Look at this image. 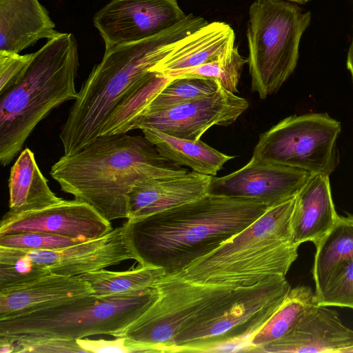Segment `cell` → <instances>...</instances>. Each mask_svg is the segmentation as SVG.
Here are the masks:
<instances>
[{"label": "cell", "instance_id": "obj_25", "mask_svg": "<svg viewBox=\"0 0 353 353\" xmlns=\"http://www.w3.org/2000/svg\"><path fill=\"white\" fill-rule=\"evenodd\" d=\"M311 288H291L277 310L251 339L244 352H261L266 345L278 341L295 325L307 306L314 300Z\"/></svg>", "mask_w": 353, "mask_h": 353}, {"label": "cell", "instance_id": "obj_1", "mask_svg": "<svg viewBox=\"0 0 353 353\" xmlns=\"http://www.w3.org/2000/svg\"><path fill=\"white\" fill-rule=\"evenodd\" d=\"M248 199L207 193L182 205L123 223L141 265L182 272L236 235L268 209Z\"/></svg>", "mask_w": 353, "mask_h": 353}, {"label": "cell", "instance_id": "obj_7", "mask_svg": "<svg viewBox=\"0 0 353 353\" xmlns=\"http://www.w3.org/2000/svg\"><path fill=\"white\" fill-rule=\"evenodd\" d=\"M310 11L288 0H255L247 26L251 87L261 99L276 92L296 68Z\"/></svg>", "mask_w": 353, "mask_h": 353}, {"label": "cell", "instance_id": "obj_34", "mask_svg": "<svg viewBox=\"0 0 353 353\" xmlns=\"http://www.w3.org/2000/svg\"><path fill=\"white\" fill-rule=\"evenodd\" d=\"M288 1L294 2V3H296L300 5H303V4L309 2L311 0H288Z\"/></svg>", "mask_w": 353, "mask_h": 353}, {"label": "cell", "instance_id": "obj_3", "mask_svg": "<svg viewBox=\"0 0 353 353\" xmlns=\"http://www.w3.org/2000/svg\"><path fill=\"white\" fill-rule=\"evenodd\" d=\"M188 171L163 158L145 137L122 133L100 136L64 154L50 174L63 192L110 221L128 219V194L138 181Z\"/></svg>", "mask_w": 353, "mask_h": 353}, {"label": "cell", "instance_id": "obj_21", "mask_svg": "<svg viewBox=\"0 0 353 353\" xmlns=\"http://www.w3.org/2000/svg\"><path fill=\"white\" fill-rule=\"evenodd\" d=\"M8 188V216L41 210L63 200L50 190L29 148L20 153L11 168Z\"/></svg>", "mask_w": 353, "mask_h": 353}, {"label": "cell", "instance_id": "obj_9", "mask_svg": "<svg viewBox=\"0 0 353 353\" xmlns=\"http://www.w3.org/2000/svg\"><path fill=\"white\" fill-rule=\"evenodd\" d=\"M155 288V301L117 336L134 342L139 352H170L179 332L221 310L239 288L200 284L179 273L165 274Z\"/></svg>", "mask_w": 353, "mask_h": 353}, {"label": "cell", "instance_id": "obj_4", "mask_svg": "<svg viewBox=\"0 0 353 353\" xmlns=\"http://www.w3.org/2000/svg\"><path fill=\"white\" fill-rule=\"evenodd\" d=\"M295 202L296 196L269 207L244 230L179 274L200 284L232 288L285 276L298 256L292 233Z\"/></svg>", "mask_w": 353, "mask_h": 353}, {"label": "cell", "instance_id": "obj_15", "mask_svg": "<svg viewBox=\"0 0 353 353\" xmlns=\"http://www.w3.org/2000/svg\"><path fill=\"white\" fill-rule=\"evenodd\" d=\"M21 250L32 263L49 274L70 276L136 259L126 238L123 224L104 236L63 248Z\"/></svg>", "mask_w": 353, "mask_h": 353}, {"label": "cell", "instance_id": "obj_18", "mask_svg": "<svg viewBox=\"0 0 353 353\" xmlns=\"http://www.w3.org/2000/svg\"><path fill=\"white\" fill-rule=\"evenodd\" d=\"M92 294L79 276L44 275L0 289V318L49 307Z\"/></svg>", "mask_w": 353, "mask_h": 353}, {"label": "cell", "instance_id": "obj_30", "mask_svg": "<svg viewBox=\"0 0 353 353\" xmlns=\"http://www.w3.org/2000/svg\"><path fill=\"white\" fill-rule=\"evenodd\" d=\"M10 342L12 353H86L77 343V340H67L47 336H21L17 337L0 336Z\"/></svg>", "mask_w": 353, "mask_h": 353}, {"label": "cell", "instance_id": "obj_33", "mask_svg": "<svg viewBox=\"0 0 353 353\" xmlns=\"http://www.w3.org/2000/svg\"><path fill=\"white\" fill-rule=\"evenodd\" d=\"M347 68L351 74L353 81V34L352 37L351 43L349 48L347 57Z\"/></svg>", "mask_w": 353, "mask_h": 353}, {"label": "cell", "instance_id": "obj_11", "mask_svg": "<svg viewBox=\"0 0 353 353\" xmlns=\"http://www.w3.org/2000/svg\"><path fill=\"white\" fill-rule=\"evenodd\" d=\"M248 105L244 98L220 87L208 97L144 112L132 122L130 131L150 128L172 137L198 141L211 127L234 123Z\"/></svg>", "mask_w": 353, "mask_h": 353}, {"label": "cell", "instance_id": "obj_5", "mask_svg": "<svg viewBox=\"0 0 353 353\" xmlns=\"http://www.w3.org/2000/svg\"><path fill=\"white\" fill-rule=\"evenodd\" d=\"M78 47L72 33L59 32L39 50L18 83L0 95V162L9 165L35 128L61 103L75 100Z\"/></svg>", "mask_w": 353, "mask_h": 353}, {"label": "cell", "instance_id": "obj_19", "mask_svg": "<svg viewBox=\"0 0 353 353\" xmlns=\"http://www.w3.org/2000/svg\"><path fill=\"white\" fill-rule=\"evenodd\" d=\"M329 176L312 174L296 196L292 218V243L311 241L316 246L335 223Z\"/></svg>", "mask_w": 353, "mask_h": 353}, {"label": "cell", "instance_id": "obj_14", "mask_svg": "<svg viewBox=\"0 0 353 353\" xmlns=\"http://www.w3.org/2000/svg\"><path fill=\"white\" fill-rule=\"evenodd\" d=\"M112 230L110 221L93 206L75 199L18 215L4 214L0 223V236L42 232L83 242L104 236Z\"/></svg>", "mask_w": 353, "mask_h": 353}, {"label": "cell", "instance_id": "obj_32", "mask_svg": "<svg viewBox=\"0 0 353 353\" xmlns=\"http://www.w3.org/2000/svg\"><path fill=\"white\" fill-rule=\"evenodd\" d=\"M79 345L86 353L114 352L132 353L136 352L135 345L125 337H117L114 340H90L79 339L77 340Z\"/></svg>", "mask_w": 353, "mask_h": 353}, {"label": "cell", "instance_id": "obj_35", "mask_svg": "<svg viewBox=\"0 0 353 353\" xmlns=\"http://www.w3.org/2000/svg\"><path fill=\"white\" fill-rule=\"evenodd\" d=\"M345 353H353V346L346 350Z\"/></svg>", "mask_w": 353, "mask_h": 353}, {"label": "cell", "instance_id": "obj_12", "mask_svg": "<svg viewBox=\"0 0 353 353\" xmlns=\"http://www.w3.org/2000/svg\"><path fill=\"white\" fill-rule=\"evenodd\" d=\"M176 0H112L93 17L105 49L154 36L183 21Z\"/></svg>", "mask_w": 353, "mask_h": 353}, {"label": "cell", "instance_id": "obj_20", "mask_svg": "<svg viewBox=\"0 0 353 353\" xmlns=\"http://www.w3.org/2000/svg\"><path fill=\"white\" fill-rule=\"evenodd\" d=\"M59 34L39 0H0V50L19 53Z\"/></svg>", "mask_w": 353, "mask_h": 353}, {"label": "cell", "instance_id": "obj_28", "mask_svg": "<svg viewBox=\"0 0 353 353\" xmlns=\"http://www.w3.org/2000/svg\"><path fill=\"white\" fill-rule=\"evenodd\" d=\"M315 299L321 305L353 309V258L336 270Z\"/></svg>", "mask_w": 353, "mask_h": 353}, {"label": "cell", "instance_id": "obj_29", "mask_svg": "<svg viewBox=\"0 0 353 353\" xmlns=\"http://www.w3.org/2000/svg\"><path fill=\"white\" fill-rule=\"evenodd\" d=\"M81 242L78 239L42 232L0 236V246L23 250H57Z\"/></svg>", "mask_w": 353, "mask_h": 353}, {"label": "cell", "instance_id": "obj_13", "mask_svg": "<svg viewBox=\"0 0 353 353\" xmlns=\"http://www.w3.org/2000/svg\"><path fill=\"white\" fill-rule=\"evenodd\" d=\"M312 175L305 170L252 157L232 173L212 176L208 193L252 199L271 207L296 196Z\"/></svg>", "mask_w": 353, "mask_h": 353}, {"label": "cell", "instance_id": "obj_27", "mask_svg": "<svg viewBox=\"0 0 353 353\" xmlns=\"http://www.w3.org/2000/svg\"><path fill=\"white\" fill-rule=\"evenodd\" d=\"M248 62V59L241 55L235 46L226 58L179 70L166 76L171 78L192 77L212 79L218 81L221 87L235 93L238 91L237 86L243 67Z\"/></svg>", "mask_w": 353, "mask_h": 353}, {"label": "cell", "instance_id": "obj_26", "mask_svg": "<svg viewBox=\"0 0 353 353\" xmlns=\"http://www.w3.org/2000/svg\"><path fill=\"white\" fill-rule=\"evenodd\" d=\"M220 87L218 81L212 79L192 77H170V79L152 97L139 115L146 112L163 110L208 97L215 93Z\"/></svg>", "mask_w": 353, "mask_h": 353}, {"label": "cell", "instance_id": "obj_16", "mask_svg": "<svg viewBox=\"0 0 353 353\" xmlns=\"http://www.w3.org/2000/svg\"><path fill=\"white\" fill-rule=\"evenodd\" d=\"M352 346L353 330L343 323L336 311L314 299L294 327L261 352L345 353Z\"/></svg>", "mask_w": 353, "mask_h": 353}, {"label": "cell", "instance_id": "obj_10", "mask_svg": "<svg viewBox=\"0 0 353 353\" xmlns=\"http://www.w3.org/2000/svg\"><path fill=\"white\" fill-rule=\"evenodd\" d=\"M341 132V123L326 113L290 116L260 135L252 157L330 176Z\"/></svg>", "mask_w": 353, "mask_h": 353}, {"label": "cell", "instance_id": "obj_17", "mask_svg": "<svg viewBox=\"0 0 353 353\" xmlns=\"http://www.w3.org/2000/svg\"><path fill=\"white\" fill-rule=\"evenodd\" d=\"M212 177L188 171L138 181L128 194V219L152 214L196 200L208 193Z\"/></svg>", "mask_w": 353, "mask_h": 353}, {"label": "cell", "instance_id": "obj_2", "mask_svg": "<svg viewBox=\"0 0 353 353\" xmlns=\"http://www.w3.org/2000/svg\"><path fill=\"white\" fill-rule=\"evenodd\" d=\"M208 23L189 14L154 36L105 49L78 92L59 134L64 154L78 152L100 137L119 106L153 76L152 68Z\"/></svg>", "mask_w": 353, "mask_h": 353}, {"label": "cell", "instance_id": "obj_6", "mask_svg": "<svg viewBox=\"0 0 353 353\" xmlns=\"http://www.w3.org/2000/svg\"><path fill=\"white\" fill-rule=\"evenodd\" d=\"M157 297L155 285L137 294H93L36 310L0 318V336H47L77 340L96 334L117 337Z\"/></svg>", "mask_w": 353, "mask_h": 353}, {"label": "cell", "instance_id": "obj_8", "mask_svg": "<svg viewBox=\"0 0 353 353\" xmlns=\"http://www.w3.org/2000/svg\"><path fill=\"white\" fill-rule=\"evenodd\" d=\"M290 289L285 276L281 275L239 288L233 299L221 310L179 332L170 352H244Z\"/></svg>", "mask_w": 353, "mask_h": 353}, {"label": "cell", "instance_id": "obj_22", "mask_svg": "<svg viewBox=\"0 0 353 353\" xmlns=\"http://www.w3.org/2000/svg\"><path fill=\"white\" fill-rule=\"evenodd\" d=\"M144 137L167 160L185 165L196 172L214 176L234 157L223 154L201 140L172 137L150 128L141 129Z\"/></svg>", "mask_w": 353, "mask_h": 353}, {"label": "cell", "instance_id": "obj_23", "mask_svg": "<svg viewBox=\"0 0 353 353\" xmlns=\"http://www.w3.org/2000/svg\"><path fill=\"white\" fill-rule=\"evenodd\" d=\"M313 276L319 294L336 270L353 258V216H338L330 230L316 246Z\"/></svg>", "mask_w": 353, "mask_h": 353}, {"label": "cell", "instance_id": "obj_24", "mask_svg": "<svg viewBox=\"0 0 353 353\" xmlns=\"http://www.w3.org/2000/svg\"><path fill=\"white\" fill-rule=\"evenodd\" d=\"M165 274L161 268L140 265L125 271L101 269L79 276L90 285L94 295L108 296L143 293L153 288Z\"/></svg>", "mask_w": 353, "mask_h": 353}, {"label": "cell", "instance_id": "obj_31", "mask_svg": "<svg viewBox=\"0 0 353 353\" xmlns=\"http://www.w3.org/2000/svg\"><path fill=\"white\" fill-rule=\"evenodd\" d=\"M34 52L26 54L0 50V95L14 86L28 68Z\"/></svg>", "mask_w": 353, "mask_h": 353}]
</instances>
